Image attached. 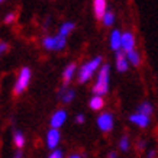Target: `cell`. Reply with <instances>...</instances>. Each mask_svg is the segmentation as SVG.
Segmentation results:
<instances>
[{
  "label": "cell",
  "instance_id": "cell-6",
  "mask_svg": "<svg viewBox=\"0 0 158 158\" xmlns=\"http://www.w3.org/2000/svg\"><path fill=\"white\" fill-rule=\"evenodd\" d=\"M129 120L132 122V123L138 125L139 128H147V126L149 125V116L144 115V113H139V112H136V113H134V115H131Z\"/></svg>",
  "mask_w": 158,
  "mask_h": 158
},
{
  "label": "cell",
  "instance_id": "cell-15",
  "mask_svg": "<svg viewBox=\"0 0 158 158\" xmlns=\"http://www.w3.org/2000/svg\"><path fill=\"white\" fill-rule=\"evenodd\" d=\"M105 105V102L102 99V96H93L90 99V107L93 110H100Z\"/></svg>",
  "mask_w": 158,
  "mask_h": 158
},
{
  "label": "cell",
  "instance_id": "cell-2",
  "mask_svg": "<svg viewBox=\"0 0 158 158\" xmlns=\"http://www.w3.org/2000/svg\"><path fill=\"white\" fill-rule=\"evenodd\" d=\"M100 62H102V58L100 57H96V58H93L91 61L86 62V64L80 68V71H78V81H80V83H86L87 80L93 76L94 70H97V67L100 65Z\"/></svg>",
  "mask_w": 158,
  "mask_h": 158
},
{
  "label": "cell",
  "instance_id": "cell-4",
  "mask_svg": "<svg viewBox=\"0 0 158 158\" xmlns=\"http://www.w3.org/2000/svg\"><path fill=\"white\" fill-rule=\"evenodd\" d=\"M42 45L47 49H62L65 47V36H62V35L47 36V38H44Z\"/></svg>",
  "mask_w": 158,
  "mask_h": 158
},
{
  "label": "cell",
  "instance_id": "cell-28",
  "mask_svg": "<svg viewBox=\"0 0 158 158\" xmlns=\"http://www.w3.org/2000/svg\"><path fill=\"white\" fill-rule=\"evenodd\" d=\"M109 158H116V152H110L109 154Z\"/></svg>",
  "mask_w": 158,
  "mask_h": 158
},
{
  "label": "cell",
  "instance_id": "cell-19",
  "mask_svg": "<svg viewBox=\"0 0 158 158\" xmlns=\"http://www.w3.org/2000/svg\"><path fill=\"white\" fill-rule=\"evenodd\" d=\"M73 29H74V23H73V22H65V23H62V26L60 28V35L67 36Z\"/></svg>",
  "mask_w": 158,
  "mask_h": 158
},
{
  "label": "cell",
  "instance_id": "cell-20",
  "mask_svg": "<svg viewBox=\"0 0 158 158\" xmlns=\"http://www.w3.org/2000/svg\"><path fill=\"white\" fill-rule=\"evenodd\" d=\"M102 20H103V23H105L106 26H110V25L115 22V15H113V12H106Z\"/></svg>",
  "mask_w": 158,
  "mask_h": 158
},
{
  "label": "cell",
  "instance_id": "cell-11",
  "mask_svg": "<svg viewBox=\"0 0 158 158\" xmlns=\"http://www.w3.org/2000/svg\"><path fill=\"white\" fill-rule=\"evenodd\" d=\"M93 9H94V16L97 19H103L106 10V0H94L93 2Z\"/></svg>",
  "mask_w": 158,
  "mask_h": 158
},
{
  "label": "cell",
  "instance_id": "cell-31",
  "mask_svg": "<svg viewBox=\"0 0 158 158\" xmlns=\"http://www.w3.org/2000/svg\"><path fill=\"white\" fill-rule=\"evenodd\" d=\"M0 2H2V0H0Z\"/></svg>",
  "mask_w": 158,
  "mask_h": 158
},
{
  "label": "cell",
  "instance_id": "cell-5",
  "mask_svg": "<svg viewBox=\"0 0 158 158\" xmlns=\"http://www.w3.org/2000/svg\"><path fill=\"white\" fill-rule=\"evenodd\" d=\"M97 126L100 128L103 132H109L113 128V116L110 113H102L97 118Z\"/></svg>",
  "mask_w": 158,
  "mask_h": 158
},
{
  "label": "cell",
  "instance_id": "cell-9",
  "mask_svg": "<svg viewBox=\"0 0 158 158\" xmlns=\"http://www.w3.org/2000/svg\"><path fill=\"white\" fill-rule=\"evenodd\" d=\"M65 119H67L65 110H57V112L52 115V118H51V126L55 128V129H58V128L65 122Z\"/></svg>",
  "mask_w": 158,
  "mask_h": 158
},
{
  "label": "cell",
  "instance_id": "cell-25",
  "mask_svg": "<svg viewBox=\"0 0 158 158\" xmlns=\"http://www.w3.org/2000/svg\"><path fill=\"white\" fill-rule=\"evenodd\" d=\"M76 120L78 122V123H83V122H84V116H83V115H78L76 118Z\"/></svg>",
  "mask_w": 158,
  "mask_h": 158
},
{
  "label": "cell",
  "instance_id": "cell-8",
  "mask_svg": "<svg viewBox=\"0 0 158 158\" xmlns=\"http://www.w3.org/2000/svg\"><path fill=\"white\" fill-rule=\"evenodd\" d=\"M128 58L125 55V51H116V68H118V71L123 73L128 70Z\"/></svg>",
  "mask_w": 158,
  "mask_h": 158
},
{
  "label": "cell",
  "instance_id": "cell-14",
  "mask_svg": "<svg viewBox=\"0 0 158 158\" xmlns=\"http://www.w3.org/2000/svg\"><path fill=\"white\" fill-rule=\"evenodd\" d=\"M74 94H76L74 90H71V89H68L67 90L65 87L61 89V91H60V97H61V100L64 102V103H70V102L74 99Z\"/></svg>",
  "mask_w": 158,
  "mask_h": 158
},
{
  "label": "cell",
  "instance_id": "cell-3",
  "mask_svg": "<svg viewBox=\"0 0 158 158\" xmlns=\"http://www.w3.org/2000/svg\"><path fill=\"white\" fill-rule=\"evenodd\" d=\"M29 80H31V70L28 67L22 68L19 73V77H18V81L15 84V94H20L28 87Z\"/></svg>",
  "mask_w": 158,
  "mask_h": 158
},
{
  "label": "cell",
  "instance_id": "cell-13",
  "mask_svg": "<svg viewBox=\"0 0 158 158\" xmlns=\"http://www.w3.org/2000/svg\"><path fill=\"white\" fill-rule=\"evenodd\" d=\"M74 71H76V64H74V62L68 64L67 67H65V70H64V74H62V78H64V83H65V84H68V83L71 81Z\"/></svg>",
  "mask_w": 158,
  "mask_h": 158
},
{
  "label": "cell",
  "instance_id": "cell-29",
  "mask_svg": "<svg viewBox=\"0 0 158 158\" xmlns=\"http://www.w3.org/2000/svg\"><path fill=\"white\" fill-rule=\"evenodd\" d=\"M70 158H81V157H80V155H77V154H74V155H71Z\"/></svg>",
  "mask_w": 158,
  "mask_h": 158
},
{
  "label": "cell",
  "instance_id": "cell-1",
  "mask_svg": "<svg viewBox=\"0 0 158 158\" xmlns=\"http://www.w3.org/2000/svg\"><path fill=\"white\" fill-rule=\"evenodd\" d=\"M109 65L105 64L102 70L99 71V76H97V81L96 84L93 86V93L96 96H103L107 93L109 90Z\"/></svg>",
  "mask_w": 158,
  "mask_h": 158
},
{
  "label": "cell",
  "instance_id": "cell-22",
  "mask_svg": "<svg viewBox=\"0 0 158 158\" xmlns=\"http://www.w3.org/2000/svg\"><path fill=\"white\" fill-rule=\"evenodd\" d=\"M48 158H62V152L60 149H55V151H52V154Z\"/></svg>",
  "mask_w": 158,
  "mask_h": 158
},
{
  "label": "cell",
  "instance_id": "cell-30",
  "mask_svg": "<svg viewBox=\"0 0 158 158\" xmlns=\"http://www.w3.org/2000/svg\"><path fill=\"white\" fill-rule=\"evenodd\" d=\"M15 158H22V155H20V152H18L16 155H15Z\"/></svg>",
  "mask_w": 158,
  "mask_h": 158
},
{
  "label": "cell",
  "instance_id": "cell-21",
  "mask_svg": "<svg viewBox=\"0 0 158 158\" xmlns=\"http://www.w3.org/2000/svg\"><path fill=\"white\" fill-rule=\"evenodd\" d=\"M119 148L122 149V151H128V148H129V138L125 135V136H122L119 141Z\"/></svg>",
  "mask_w": 158,
  "mask_h": 158
},
{
  "label": "cell",
  "instance_id": "cell-10",
  "mask_svg": "<svg viewBox=\"0 0 158 158\" xmlns=\"http://www.w3.org/2000/svg\"><path fill=\"white\" fill-rule=\"evenodd\" d=\"M58 142H60V132H58V129L52 128L47 134V145H48V148L54 149L58 145Z\"/></svg>",
  "mask_w": 158,
  "mask_h": 158
},
{
  "label": "cell",
  "instance_id": "cell-17",
  "mask_svg": "<svg viewBox=\"0 0 158 158\" xmlns=\"http://www.w3.org/2000/svg\"><path fill=\"white\" fill-rule=\"evenodd\" d=\"M138 112L139 113H144V115L149 116L151 113H152V106H151V103H148V102H144V103L139 105Z\"/></svg>",
  "mask_w": 158,
  "mask_h": 158
},
{
  "label": "cell",
  "instance_id": "cell-23",
  "mask_svg": "<svg viewBox=\"0 0 158 158\" xmlns=\"http://www.w3.org/2000/svg\"><path fill=\"white\" fill-rule=\"evenodd\" d=\"M13 20H15V13H9L5 18V23H12Z\"/></svg>",
  "mask_w": 158,
  "mask_h": 158
},
{
  "label": "cell",
  "instance_id": "cell-7",
  "mask_svg": "<svg viewBox=\"0 0 158 158\" xmlns=\"http://www.w3.org/2000/svg\"><path fill=\"white\" fill-rule=\"evenodd\" d=\"M135 47V38L134 35L131 34V32H125L122 34V49H123L125 52H129L132 51Z\"/></svg>",
  "mask_w": 158,
  "mask_h": 158
},
{
  "label": "cell",
  "instance_id": "cell-27",
  "mask_svg": "<svg viewBox=\"0 0 158 158\" xmlns=\"http://www.w3.org/2000/svg\"><path fill=\"white\" fill-rule=\"evenodd\" d=\"M154 155H155V151H149V152H148V157L149 158H152Z\"/></svg>",
  "mask_w": 158,
  "mask_h": 158
},
{
  "label": "cell",
  "instance_id": "cell-12",
  "mask_svg": "<svg viewBox=\"0 0 158 158\" xmlns=\"http://www.w3.org/2000/svg\"><path fill=\"white\" fill-rule=\"evenodd\" d=\"M110 47L115 51H119V48H122V34L118 29H115L110 35Z\"/></svg>",
  "mask_w": 158,
  "mask_h": 158
},
{
  "label": "cell",
  "instance_id": "cell-16",
  "mask_svg": "<svg viewBox=\"0 0 158 158\" xmlns=\"http://www.w3.org/2000/svg\"><path fill=\"white\" fill-rule=\"evenodd\" d=\"M126 58H128V61L132 64V65H139V62H141V58H139V54L135 51V49H132V51H129V52H126Z\"/></svg>",
  "mask_w": 158,
  "mask_h": 158
},
{
  "label": "cell",
  "instance_id": "cell-24",
  "mask_svg": "<svg viewBox=\"0 0 158 158\" xmlns=\"http://www.w3.org/2000/svg\"><path fill=\"white\" fill-rule=\"evenodd\" d=\"M6 48H7V44H5V42H0V54H2V52H5V51H6Z\"/></svg>",
  "mask_w": 158,
  "mask_h": 158
},
{
  "label": "cell",
  "instance_id": "cell-18",
  "mask_svg": "<svg viewBox=\"0 0 158 158\" xmlns=\"http://www.w3.org/2000/svg\"><path fill=\"white\" fill-rule=\"evenodd\" d=\"M13 142L18 148H22V147H23L25 145V138H23V135H22V132H19V131L15 132L13 134Z\"/></svg>",
  "mask_w": 158,
  "mask_h": 158
},
{
  "label": "cell",
  "instance_id": "cell-26",
  "mask_svg": "<svg viewBox=\"0 0 158 158\" xmlns=\"http://www.w3.org/2000/svg\"><path fill=\"white\" fill-rule=\"evenodd\" d=\"M138 147H139L141 149L144 148V147H145V141H139V142H138Z\"/></svg>",
  "mask_w": 158,
  "mask_h": 158
}]
</instances>
